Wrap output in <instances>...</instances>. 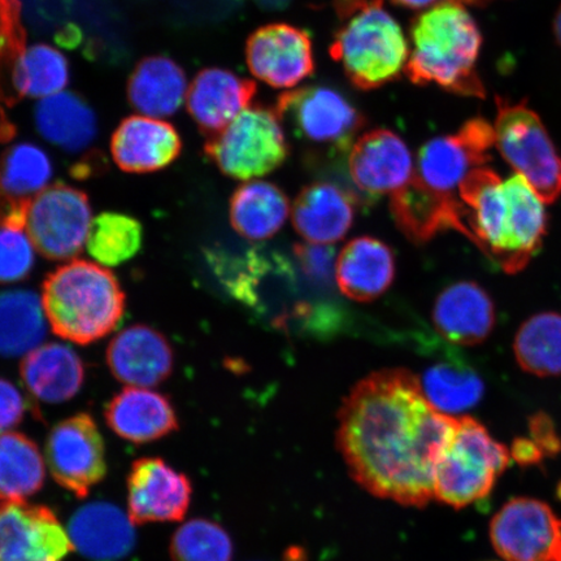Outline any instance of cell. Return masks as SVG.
I'll use <instances>...</instances> for the list:
<instances>
[{"label": "cell", "instance_id": "obj_1", "mask_svg": "<svg viewBox=\"0 0 561 561\" xmlns=\"http://www.w3.org/2000/svg\"><path fill=\"white\" fill-rule=\"evenodd\" d=\"M336 446L348 472L374 496L424 508L458 417L427 401L405 369L377 371L355 386L339 413Z\"/></svg>", "mask_w": 561, "mask_h": 561}, {"label": "cell", "instance_id": "obj_2", "mask_svg": "<svg viewBox=\"0 0 561 561\" xmlns=\"http://www.w3.org/2000/svg\"><path fill=\"white\" fill-rule=\"evenodd\" d=\"M404 73L415 85H438L454 94L485 98L476 70L482 37L474 19L458 2L432 7L413 20Z\"/></svg>", "mask_w": 561, "mask_h": 561}, {"label": "cell", "instance_id": "obj_3", "mask_svg": "<svg viewBox=\"0 0 561 561\" xmlns=\"http://www.w3.org/2000/svg\"><path fill=\"white\" fill-rule=\"evenodd\" d=\"M41 299L53 332L83 346L114 332L125 312V294L114 273L81 259L50 273Z\"/></svg>", "mask_w": 561, "mask_h": 561}, {"label": "cell", "instance_id": "obj_4", "mask_svg": "<svg viewBox=\"0 0 561 561\" xmlns=\"http://www.w3.org/2000/svg\"><path fill=\"white\" fill-rule=\"evenodd\" d=\"M335 10L342 25L329 53L348 80L362 90L397 80L404 72L410 46L383 0H335Z\"/></svg>", "mask_w": 561, "mask_h": 561}, {"label": "cell", "instance_id": "obj_5", "mask_svg": "<svg viewBox=\"0 0 561 561\" xmlns=\"http://www.w3.org/2000/svg\"><path fill=\"white\" fill-rule=\"evenodd\" d=\"M511 458L479 421L460 417L437 468L434 500L456 510L471 506L490 494Z\"/></svg>", "mask_w": 561, "mask_h": 561}, {"label": "cell", "instance_id": "obj_6", "mask_svg": "<svg viewBox=\"0 0 561 561\" xmlns=\"http://www.w3.org/2000/svg\"><path fill=\"white\" fill-rule=\"evenodd\" d=\"M205 151L228 178L252 180L277 170L289 146L276 110L251 104L207 139Z\"/></svg>", "mask_w": 561, "mask_h": 561}, {"label": "cell", "instance_id": "obj_7", "mask_svg": "<svg viewBox=\"0 0 561 561\" xmlns=\"http://www.w3.org/2000/svg\"><path fill=\"white\" fill-rule=\"evenodd\" d=\"M495 145L504 160L529 182L545 203L561 195V158L541 118L525 103L496 96Z\"/></svg>", "mask_w": 561, "mask_h": 561}, {"label": "cell", "instance_id": "obj_8", "mask_svg": "<svg viewBox=\"0 0 561 561\" xmlns=\"http://www.w3.org/2000/svg\"><path fill=\"white\" fill-rule=\"evenodd\" d=\"M93 215L88 195L56 184L35 195L25 207V230L35 250L48 261L68 262L85 248Z\"/></svg>", "mask_w": 561, "mask_h": 561}, {"label": "cell", "instance_id": "obj_9", "mask_svg": "<svg viewBox=\"0 0 561 561\" xmlns=\"http://www.w3.org/2000/svg\"><path fill=\"white\" fill-rule=\"evenodd\" d=\"M283 123L314 146L347 151L366 126L353 104L339 91L327 87H307L286 91L275 105Z\"/></svg>", "mask_w": 561, "mask_h": 561}, {"label": "cell", "instance_id": "obj_10", "mask_svg": "<svg viewBox=\"0 0 561 561\" xmlns=\"http://www.w3.org/2000/svg\"><path fill=\"white\" fill-rule=\"evenodd\" d=\"M45 451L53 479L80 500H85L107 476L104 440L95 420L87 412L53 426Z\"/></svg>", "mask_w": 561, "mask_h": 561}, {"label": "cell", "instance_id": "obj_11", "mask_svg": "<svg viewBox=\"0 0 561 561\" xmlns=\"http://www.w3.org/2000/svg\"><path fill=\"white\" fill-rule=\"evenodd\" d=\"M494 145V126L473 118L453 136L427 140L419 152L415 175L433 191L454 195L469 173L488 163Z\"/></svg>", "mask_w": 561, "mask_h": 561}, {"label": "cell", "instance_id": "obj_12", "mask_svg": "<svg viewBox=\"0 0 561 561\" xmlns=\"http://www.w3.org/2000/svg\"><path fill=\"white\" fill-rule=\"evenodd\" d=\"M561 537V520L546 503L516 497L493 517L490 539L506 561H553Z\"/></svg>", "mask_w": 561, "mask_h": 561}, {"label": "cell", "instance_id": "obj_13", "mask_svg": "<svg viewBox=\"0 0 561 561\" xmlns=\"http://www.w3.org/2000/svg\"><path fill=\"white\" fill-rule=\"evenodd\" d=\"M75 551L51 508L0 501V561H62Z\"/></svg>", "mask_w": 561, "mask_h": 561}, {"label": "cell", "instance_id": "obj_14", "mask_svg": "<svg viewBox=\"0 0 561 561\" xmlns=\"http://www.w3.org/2000/svg\"><path fill=\"white\" fill-rule=\"evenodd\" d=\"M245 61L257 80L276 89H293L314 70L310 34L289 24H270L250 35Z\"/></svg>", "mask_w": 561, "mask_h": 561}, {"label": "cell", "instance_id": "obj_15", "mask_svg": "<svg viewBox=\"0 0 561 561\" xmlns=\"http://www.w3.org/2000/svg\"><path fill=\"white\" fill-rule=\"evenodd\" d=\"M126 488L128 515L135 525L181 522L191 508V479L160 458L133 462Z\"/></svg>", "mask_w": 561, "mask_h": 561}, {"label": "cell", "instance_id": "obj_16", "mask_svg": "<svg viewBox=\"0 0 561 561\" xmlns=\"http://www.w3.org/2000/svg\"><path fill=\"white\" fill-rule=\"evenodd\" d=\"M354 184L370 195L394 194L413 179L409 146L388 129H375L355 140L348 157Z\"/></svg>", "mask_w": 561, "mask_h": 561}, {"label": "cell", "instance_id": "obj_17", "mask_svg": "<svg viewBox=\"0 0 561 561\" xmlns=\"http://www.w3.org/2000/svg\"><path fill=\"white\" fill-rule=\"evenodd\" d=\"M390 209L398 228L412 242L425 243L448 229L469 237L462 202L451 194L433 191L416 175L391 194Z\"/></svg>", "mask_w": 561, "mask_h": 561}, {"label": "cell", "instance_id": "obj_18", "mask_svg": "<svg viewBox=\"0 0 561 561\" xmlns=\"http://www.w3.org/2000/svg\"><path fill=\"white\" fill-rule=\"evenodd\" d=\"M107 364L117 381L150 389L171 377L174 354L157 329L138 324L124 329L111 341Z\"/></svg>", "mask_w": 561, "mask_h": 561}, {"label": "cell", "instance_id": "obj_19", "mask_svg": "<svg viewBox=\"0 0 561 561\" xmlns=\"http://www.w3.org/2000/svg\"><path fill=\"white\" fill-rule=\"evenodd\" d=\"M181 150V138L172 124L144 115L126 117L111 138L112 158L126 173L164 170Z\"/></svg>", "mask_w": 561, "mask_h": 561}, {"label": "cell", "instance_id": "obj_20", "mask_svg": "<svg viewBox=\"0 0 561 561\" xmlns=\"http://www.w3.org/2000/svg\"><path fill=\"white\" fill-rule=\"evenodd\" d=\"M256 94V83L230 70L207 68L188 85L186 105L206 137H214L242 111L249 108Z\"/></svg>", "mask_w": 561, "mask_h": 561}, {"label": "cell", "instance_id": "obj_21", "mask_svg": "<svg viewBox=\"0 0 561 561\" xmlns=\"http://www.w3.org/2000/svg\"><path fill=\"white\" fill-rule=\"evenodd\" d=\"M135 524L115 504L91 502L77 510L68 523L73 549L91 561H122L137 545Z\"/></svg>", "mask_w": 561, "mask_h": 561}, {"label": "cell", "instance_id": "obj_22", "mask_svg": "<svg viewBox=\"0 0 561 561\" xmlns=\"http://www.w3.org/2000/svg\"><path fill=\"white\" fill-rule=\"evenodd\" d=\"M104 417L116 436L136 445L151 444L170 436L180 426L170 398L135 386L124 388L111 399Z\"/></svg>", "mask_w": 561, "mask_h": 561}, {"label": "cell", "instance_id": "obj_23", "mask_svg": "<svg viewBox=\"0 0 561 561\" xmlns=\"http://www.w3.org/2000/svg\"><path fill=\"white\" fill-rule=\"evenodd\" d=\"M433 321L447 342L458 346H476L486 341L493 332L495 307L480 285L462 280L439 294Z\"/></svg>", "mask_w": 561, "mask_h": 561}, {"label": "cell", "instance_id": "obj_24", "mask_svg": "<svg viewBox=\"0 0 561 561\" xmlns=\"http://www.w3.org/2000/svg\"><path fill=\"white\" fill-rule=\"evenodd\" d=\"M21 380L37 401L60 404L79 394L85 382V366L76 351L61 343H46L24 356Z\"/></svg>", "mask_w": 561, "mask_h": 561}, {"label": "cell", "instance_id": "obj_25", "mask_svg": "<svg viewBox=\"0 0 561 561\" xmlns=\"http://www.w3.org/2000/svg\"><path fill=\"white\" fill-rule=\"evenodd\" d=\"M353 196L331 182H314L299 193L293 206V224L306 241L332 244L353 227Z\"/></svg>", "mask_w": 561, "mask_h": 561}, {"label": "cell", "instance_id": "obj_26", "mask_svg": "<svg viewBox=\"0 0 561 561\" xmlns=\"http://www.w3.org/2000/svg\"><path fill=\"white\" fill-rule=\"evenodd\" d=\"M394 276V254L389 245L376 238H356L336 257V284L347 298L356 301H370L382 296Z\"/></svg>", "mask_w": 561, "mask_h": 561}, {"label": "cell", "instance_id": "obj_27", "mask_svg": "<svg viewBox=\"0 0 561 561\" xmlns=\"http://www.w3.org/2000/svg\"><path fill=\"white\" fill-rule=\"evenodd\" d=\"M184 70L167 56H149L138 62L128 83V100L138 114L163 118L172 116L187 95Z\"/></svg>", "mask_w": 561, "mask_h": 561}, {"label": "cell", "instance_id": "obj_28", "mask_svg": "<svg viewBox=\"0 0 561 561\" xmlns=\"http://www.w3.org/2000/svg\"><path fill=\"white\" fill-rule=\"evenodd\" d=\"M35 126L47 142L67 152H81L94 142L96 117L82 98L68 91L44 98L34 111Z\"/></svg>", "mask_w": 561, "mask_h": 561}, {"label": "cell", "instance_id": "obj_29", "mask_svg": "<svg viewBox=\"0 0 561 561\" xmlns=\"http://www.w3.org/2000/svg\"><path fill=\"white\" fill-rule=\"evenodd\" d=\"M289 214V199L270 182H245L230 199L231 227L250 241H264L275 236Z\"/></svg>", "mask_w": 561, "mask_h": 561}, {"label": "cell", "instance_id": "obj_30", "mask_svg": "<svg viewBox=\"0 0 561 561\" xmlns=\"http://www.w3.org/2000/svg\"><path fill=\"white\" fill-rule=\"evenodd\" d=\"M420 383L434 409L448 416L472 410L485 392L479 374L458 355L434 363Z\"/></svg>", "mask_w": 561, "mask_h": 561}, {"label": "cell", "instance_id": "obj_31", "mask_svg": "<svg viewBox=\"0 0 561 561\" xmlns=\"http://www.w3.org/2000/svg\"><path fill=\"white\" fill-rule=\"evenodd\" d=\"M47 322L37 294L31 290L0 293V356H25L41 346Z\"/></svg>", "mask_w": 561, "mask_h": 561}, {"label": "cell", "instance_id": "obj_32", "mask_svg": "<svg viewBox=\"0 0 561 561\" xmlns=\"http://www.w3.org/2000/svg\"><path fill=\"white\" fill-rule=\"evenodd\" d=\"M45 481L46 462L38 445L23 433L0 434V501L26 502Z\"/></svg>", "mask_w": 561, "mask_h": 561}, {"label": "cell", "instance_id": "obj_33", "mask_svg": "<svg viewBox=\"0 0 561 561\" xmlns=\"http://www.w3.org/2000/svg\"><path fill=\"white\" fill-rule=\"evenodd\" d=\"M51 178V160L41 147L27 142L9 147L0 161V187L7 209L25 207L45 191Z\"/></svg>", "mask_w": 561, "mask_h": 561}, {"label": "cell", "instance_id": "obj_34", "mask_svg": "<svg viewBox=\"0 0 561 561\" xmlns=\"http://www.w3.org/2000/svg\"><path fill=\"white\" fill-rule=\"evenodd\" d=\"M518 366L538 377L561 375V314L545 312L526 320L515 336Z\"/></svg>", "mask_w": 561, "mask_h": 561}, {"label": "cell", "instance_id": "obj_35", "mask_svg": "<svg viewBox=\"0 0 561 561\" xmlns=\"http://www.w3.org/2000/svg\"><path fill=\"white\" fill-rule=\"evenodd\" d=\"M69 81L66 56L55 47L37 44L26 47L13 73L12 87L21 98L51 96L65 91Z\"/></svg>", "mask_w": 561, "mask_h": 561}, {"label": "cell", "instance_id": "obj_36", "mask_svg": "<svg viewBox=\"0 0 561 561\" xmlns=\"http://www.w3.org/2000/svg\"><path fill=\"white\" fill-rule=\"evenodd\" d=\"M142 242L144 229L135 217L105 213L91 222L87 249L98 264L117 266L131 261Z\"/></svg>", "mask_w": 561, "mask_h": 561}, {"label": "cell", "instance_id": "obj_37", "mask_svg": "<svg viewBox=\"0 0 561 561\" xmlns=\"http://www.w3.org/2000/svg\"><path fill=\"white\" fill-rule=\"evenodd\" d=\"M233 553L228 531L208 518L182 524L171 538L172 561H231Z\"/></svg>", "mask_w": 561, "mask_h": 561}, {"label": "cell", "instance_id": "obj_38", "mask_svg": "<svg viewBox=\"0 0 561 561\" xmlns=\"http://www.w3.org/2000/svg\"><path fill=\"white\" fill-rule=\"evenodd\" d=\"M35 248L25 230V207L5 210L0 222V284H13L31 275Z\"/></svg>", "mask_w": 561, "mask_h": 561}, {"label": "cell", "instance_id": "obj_39", "mask_svg": "<svg viewBox=\"0 0 561 561\" xmlns=\"http://www.w3.org/2000/svg\"><path fill=\"white\" fill-rule=\"evenodd\" d=\"M25 50L19 0H0V105L12 107L20 101L13 91L12 79Z\"/></svg>", "mask_w": 561, "mask_h": 561}, {"label": "cell", "instance_id": "obj_40", "mask_svg": "<svg viewBox=\"0 0 561 561\" xmlns=\"http://www.w3.org/2000/svg\"><path fill=\"white\" fill-rule=\"evenodd\" d=\"M26 402L15 385L0 377V434L23 423Z\"/></svg>", "mask_w": 561, "mask_h": 561}, {"label": "cell", "instance_id": "obj_41", "mask_svg": "<svg viewBox=\"0 0 561 561\" xmlns=\"http://www.w3.org/2000/svg\"><path fill=\"white\" fill-rule=\"evenodd\" d=\"M297 256L304 271L313 279L329 280L333 271L334 251L325 244L297 245Z\"/></svg>", "mask_w": 561, "mask_h": 561}, {"label": "cell", "instance_id": "obj_42", "mask_svg": "<svg viewBox=\"0 0 561 561\" xmlns=\"http://www.w3.org/2000/svg\"><path fill=\"white\" fill-rule=\"evenodd\" d=\"M531 433L536 444L541 450H552L559 447L557 434L553 433L551 421L543 415L531 419Z\"/></svg>", "mask_w": 561, "mask_h": 561}, {"label": "cell", "instance_id": "obj_43", "mask_svg": "<svg viewBox=\"0 0 561 561\" xmlns=\"http://www.w3.org/2000/svg\"><path fill=\"white\" fill-rule=\"evenodd\" d=\"M511 456L520 461L522 465H533V462L541 459L542 450L535 440L517 439L512 446Z\"/></svg>", "mask_w": 561, "mask_h": 561}, {"label": "cell", "instance_id": "obj_44", "mask_svg": "<svg viewBox=\"0 0 561 561\" xmlns=\"http://www.w3.org/2000/svg\"><path fill=\"white\" fill-rule=\"evenodd\" d=\"M397 5L404 7V9L421 11L432 9V7L445 3L446 0H391ZM447 2H456V0H447Z\"/></svg>", "mask_w": 561, "mask_h": 561}, {"label": "cell", "instance_id": "obj_45", "mask_svg": "<svg viewBox=\"0 0 561 561\" xmlns=\"http://www.w3.org/2000/svg\"><path fill=\"white\" fill-rule=\"evenodd\" d=\"M553 34H556L558 44L561 47V7L557 13L556 19H553Z\"/></svg>", "mask_w": 561, "mask_h": 561}, {"label": "cell", "instance_id": "obj_46", "mask_svg": "<svg viewBox=\"0 0 561 561\" xmlns=\"http://www.w3.org/2000/svg\"><path fill=\"white\" fill-rule=\"evenodd\" d=\"M5 202L3 198L2 187H0V222H2L3 217L5 215Z\"/></svg>", "mask_w": 561, "mask_h": 561}, {"label": "cell", "instance_id": "obj_47", "mask_svg": "<svg viewBox=\"0 0 561 561\" xmlns=\"http://www.w3.org/2000/svg\"><path fill=\"white\" fill-rule=\"evenodd\" d=\"M458 3H469V4H486L491 2V0H456Z\"/></svg>", "mask_w": 561, "mask_h": 561}, {"label": "cell", "instance_id": "obj_48", "mask_svg": "<svg viewBox=\"0 0 561 561\" xmlns=\"http://www.w3.org/2000/svg\"><path fill=\"white\" fill-rule=\"evenodd\" d=\"M553 561H561V537H560V542H559L556 560H553Z\"/></svg>", "mask_w": 561, "mask_h": 561}]
</instances>
